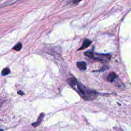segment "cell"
I'll list each match as a JSON object with an SVG mask.
<instances>
[{
	"label": "cell",
	"mask_w": 131,
	"mask_h": 131,
	"mask_svg": "<svg viewBox=\"0 0 131 131\" xmlns=\"http://www.w3.org/2000/svg\"><path fill=\"white\" fill-rule=\"evenodd\" d=\"M10 73V70L9 68H5L2 71V75L3 76H6Z\"/></svg>",
	"instance_id": "8"
},
{
	"label": "cell",
	"mask_w": 131,
	"mask_h": 131,
	"mask_svg": "<svg viewBox=\"0 0 131 131\" xmlns=\"http://www.w3.org/2000/svg\"><path fill=\"white\" fill-rule=\"evenodd\" d=\"M44 116H45L44 113H41L40 114L39 116L38 117L37 121L36 122H34V123H32V125L34 127H35L36 126H38L40 124V123L41 122V121H42V119L44 117Z\"/></svg>",
	"instance_id": "4"
},
{
	"label": "cell",
	"mask_w": 131,
	"mask_h": 131,
	"mask_svg": "<svg viewBox=\"0 0 131 131\" xmlns=\"http://www.w3.org/2000/svg\"><path fill=\"white\" fill-rule=\"evenodd\" d=\"M92 43V41L88 39H85L82 42V45L81 46V47L78 49L79 50H83L86 48H88V47L90 46V45Z\"/></svg>",
	"instance_id": "3"
},
{
	"label": "cell",
	"mask_w": 131,
	"mask_h": 131,
	"mask_svg": "<svg viewBox=\"0 0 131 131\" xmlns=\"http://www.w3.org/2000/svg\"><path fill=\"white\" fill-rule=\"evenodd\" d=\"M17 93H18L19 95H24V92H23V91H21V90H19V91H18Z\"/></svg>",
	"instance_id": "10"
},
{
	"label": "cell",
	"mask_w": 131,
	"mask_h": 131,
	"mask_svg": "<svg viewBox=\"0 0 131 131\" xmlns=\"http://www.w3.org/2000/svg\"><path fill=\"white\" fill-rule=\"evenodd\" d=\"M77 67L82 71H85L86 69V63L84 61H79L77 63Z\"/></svg>",
	"instance_id": "5"
},
{
	"label": "cell",
	"mask_w": 131,
	"mask_h": 131,
	"mask_svg": "<svg viewBox=\"0 0 131 131\" xmlns=\"http://www.w3.org/2000/svg\"><path fill=\"white\" fill-rule=\"evenodd\" d=\"M116 78H117L116 74L114 72H112V73H110L108 75V76L107 77V80L108 81L112 82L116 79Z\"/></svg>",
	"instance_id": "6"
},
{
	"label": "cell",
	"mask_w": 131,
	"mask_h": 131,
	"mask_svg": "<svg viewBox=\"0 0 131 131\" xmlns=\"http://www.w3.org/2000/svg\"><path fill=\"white\" fill-rule=\"evenodd\" d=\"M1 131H3V130H2V129H1Z\"/></svg>",
	"instance_id": "11"
},
{
	"label": "cell",
	"mask_w": 131,
	"mask_h": 131,
	"mask_svg": "<svg viewBox=\"0 0 131 131\" xmlns=\"http://www.w3.org/2000/svg\"><path fill=\"white\" fill-rule=\"evenodd\" d=\"M16 2H17V1H10V0L4 1V2H3V3H1V7L12 4L14 3H16Z\"/></svg>",
	"instance_id": "7"
},
{
	"label": "cell",
	"mask_w": 131,
	"mask_h": 131,
	"mask_svg": "<svg viewBox=\"0 0 131 131\" xmlns=\"http://www.w3.org/2000/svg\"><path fill=\"white\" fill-rule=\"evenodd\" d=\"M67 82L85 100H93L96 99L98 96V94L95 91L90 90L80 84L74 77L69 78L67 79Z\"/></svg>",
	"instance_id": "1"
},
{
	"label": "cell",
	"mask_w": 131,
	"mask_h": 131,
	"mask_svg": "<svg viewBox=\"0 0 131 131\" xmlns=\"http://www.w3.org/2000/svg\"><path fill=\"white\" fill-rule=\"evenodd\" d=\"M22 43L21 42H19L17 44H16L14 47H13V49L15 50V51H20L21 48H22Z\"/></svg>",
	"instance_id": "9"
},
{
	"label": "cell",
	"mask_w": 131,
	"mask_h": 131,
	"mask_svg": "<svg viewBox=\"0 0 131 131\" xmlns=\"http://www.w3.org/2000/svg\"><path fill=\"white\" fill-rule=\"evenodd\" d=\"M84 54L91 58L100 61H105L110 58V55L108 54H100L91 51L85 52Z\"/></svg>",
	"instance_id": "2"
}]
</instances>
